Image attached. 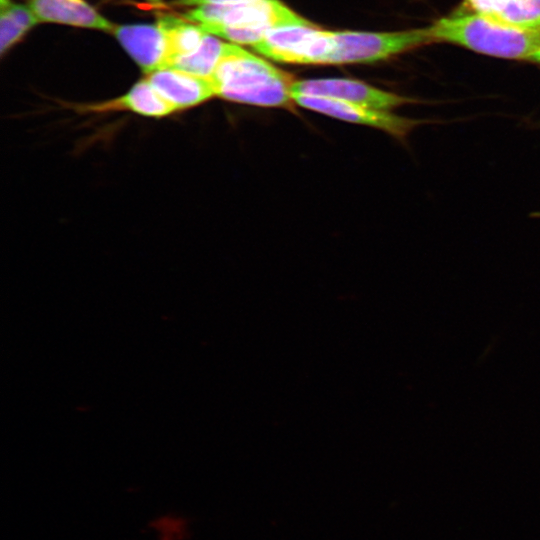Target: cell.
Instances as JSON below:
<instances>
[{
    "label": "cell",
    "instance_id": "6da1fadb",
    "mask_svg": "<svg viewBox=\"0 0 540 540\" xmlns=\"http://www.w3.org/2000/svg\"><path fill=\"white\" fill-rule=\"evenodd\" d=\"M210 80L216 96L236 103L294 109L293 77L238 45L221 59Z\"/></svg>",
    "mask_w": 540,
    "mask_h": 540
},
{
    "label": "cell",
    "instance_id": "7a4b0ae2",
    "mask_svg": "<svg viewBox=\"0 0 540 540\" xmlns=\"http://www.w3.org/2000/svg\"><path fill=\"white\" fill-rule=\"evenodd\" d=\"M182 16L209 34L251 46L270 29L310 24L279 0L205 4L194 7Z\"/></svg>",
    "mask_w": 540,
    "mask_h": 540
},
{
    "label": "cell",
    "instance_id": "3957f363",
    "mask_svg": "<svg viewBox=\"0 0 540 540\" xmlns=\"http://www.w3.org/2000/svg\"><path fill=\"white\" fill-rule=\"evenodd\" d=\"M428 28L433 41L493 57L529 60L540 47V30L509 26L477 12L443 17Z\"/></svg>",
    "mask_w": 540,
    "mask_h": 540
},
{
    "label": "cell",
    "instance_id": "277c9868",
    "mask_svg": "<svg viewBox=\"0 0 540 540\" xmlns=\"http://www.w3.org/2000/svg\"><path fill=\"white\" fill-rule=\"evenodd\" d=\"M334 49L327 64L374 62L433 42L429 28L401 32H333Z\"/></svg>",
    "mask_w": 540,
    "mask_h": 540
},
{
    "label": "cell",
    "instance_id": "5b68a950",
    "mask_svg": "<svg viewBox=\"0 0 540 540\" xmlns=\"http://www.w3.org/2000/svg\"><path fill=\"white\" fill-rule=\"evenodd\" d=\"M334 44L333 32L320 30L310 23L270 29L252 47L278 62L327 64Z\"/></svg>",
    "mask_w": 540,
    "mask_h": 540
},
{
    "label": "cell",
    "instance_id": "8992f818",
    "mask_svg": "<svg viewBox=\"0 0 540 540\" xmlns=\"http://www.w3.org/2000/svg\"><path fill=\"white\" fill-rule=\"evenodd\" d=\"M298 106L355 124L366 125L404 140L411 131L424 123L423 120L396 115L390 111L377 110L343 100L304 94H294Z\"/></svg>",
    "mask_w": 540,
    "mask_h": 540
},
{
    "label": "cell",
    "instance_id": "52a82bcc",
    "mask_svg": "<svg viewBox=\"0 0 540 540\" xmlns=\"http://www.w3.org/2000/svg\"><path fill=\"white\" fill-rule=\"evenodd\" d=\"M291 94L330 97L383 111H391L415 102L414 99L380 90L360 81L341 78L295 80L291 86Z\"/></svg>",
    "mask_w": 540,
    "mask_h": 540
},
{
    "label": "cell",
    "instance_id": "ba28073f",
    "mask_svg": "<svg viewBox=\"0 0 540 540\" xmlns=\"http://www.w3.org/2000/svg\"><path fill=\"white\" fill-rule=\"evenodd\" d=\"M112 33L144 73L168 68L169 40L159 20L154 24L114 26Z\"/></svg>",
    "mask_w": 540,
    "mask_h": 540
},
{
    "label": "cell",
    "instance_id": "9c48e42d",
    "mask_svg": "<svg viewBox=\"0 0 540 540\" xmlns=\"http://www.w3.org/2000/svg\"><path fill=\"white\" fill-rule=\"evenodd\" d=\"M147 80L176 111L197 106L216 96L210 78L173 68L154 71Z\"/></svg>",
    "mask_w": 540,
    "mask_h": 540
},
{
    "label": "cell",
    "instance_id": "30bf717a",
    "mask_svg": "<svg viewBox=\"0 0 540 540\" xmlns=\"http://www.w3.org/2000/svg\"><path fill=\"white\" fill-rule=\"evenodd\" d=\"M39 22L113 31L114 25L85 0H28Z\"/></svg>",
    "mask_w": 540,
    "mask_h": 540
},
{
    "label": "cell",
    "instance_id": "8fae6325",
    "mask_svg": "<svg viewBox=\"0 0 540 540\" xmlns=\"http://www.w3.org/2000/svg\"><path fill=\"white\" fill-rule=\"evenodd\" d=\"M129 111L146 117L161 118L168 116L176 109L166 101L145 79H141L121 97L104 103L86 106L85 111L109 112Z\"/></svg>",
    "mask_w": 540,
    "mask_h": 540
},
{
    "label": "cell",
    "instance_id": "7c38bea8",
    "mask_svg": "<svg viewBox=\"0 0 540 540\" xmlns=\"http://www.w3.org/2000/svg\"><path fill=\"white\" fill-rule=\"evenodd\" d=\"M475 12L503 24L540 30V0H465Z\"/></svg>",
    "mask_w": 540,
    "mask_h": 540
},
{
    "label": "cell",
    "instance_id": "4fadbf2b",
    "mask_svg": "<svg viewBox=\"0 0 540 540\" xmlns=\"http://www.w3.org/2000/svg\"><path fill=\"white\" fill-rule=\"evenodd\" d=\"M233 45L206 33L203 41L195 51L174 59L169 68L210 78L221 59L232 50Z\"/></svg>",
    "mask_w": 540,
    "mask_h": 540
},
{
    "label": "cell",
    "instance_id": "5bb4252c",
    "mask_svg": "<svg viewBox=\"0 0 540 540\" xmlns=\"http://www.w3.org/2000/svg\"><path fill=\"white\" fill-rule=\"evenodd\" d=\"M38 19L28 5L9 0L1 2L0 14V51L3 55L9 50Z\"/></svg>",
    "mask_w": 540,
    "mask_h": 540
},
{
    "label": "cell",
    "instance_id": "9a60e30c",
    "mask_svg": "<svg viewBox=\"0 0 540 540\" xmlns=\"http://www.w3.org/2000/svg\"><path fill=\"white\" fill-rule=\"evenodd\" d=\"M158 20L162 23L168 35L170 48L168 68L174 59L195 51L207 33L198 24L186 21L184 18L167 15Z\"/></svg>",
    "mask_w": 540,
    "mask_h": 540
},
{
    "label": "cell",
    "instance_id": "2e32d148",
    "mask_svg": "<svg viewBox=\"0 0 540 540\" xmlns=\"http://www.w3.org/2000/svg\"><path fill=\"white\" fill-rule=\"evenodd\" d=\"M251 0H174L172 3L177 6L196 7L205 4H233Z\"/></svg>",
    "mask_w": 540,
    "mask_h": 540
},
{
    "label": "cell",
    "instance_id": "e0dca14e",
    "mask_svg": "<svg viewBox=\"0 0 540 540\" xmlns=\"http://www.w3.org/2000/svg\"><path fill=\"white\" fill-rule=\"evenodd\" d=\"M529 61L540 64V47L531 55Z\"/></svg>",
    "mask_w": 540,
    "mask_h": 540
},
{
    "label": "cell",
    "instance_id": "ac0fdd59",
    "mask_svg": "<svg viewBox=\"0 0 540 540\" xmlns=\"http://www.w3.org/2000/svg\"><path fill=\"white\" fill-rule=\"evenodd\" d=\"M147 1H149L151 3H159L161 0H147Z\"/></svg>",
    "mask_w": 540,
    "mask_h": 540
},
{
    "label": "cell",
    "instance_id": "d6986e66",
    "mask_svg": "<svg viewBox=\"0 0 540 540\" xmlns=\"http://www.w3.org/2000/svg\"><path fill=\"white\" fill-rule=\"evenodd\" d=\"M4 1V0H1V2Z\"/></svg>",
    "mask_w": 540,
    "mask_h": 540
}]
</instances>
